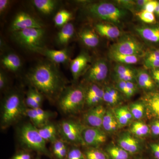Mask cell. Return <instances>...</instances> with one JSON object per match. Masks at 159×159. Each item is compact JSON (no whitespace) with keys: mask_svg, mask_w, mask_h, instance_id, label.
Masks as SVG:
<instances>
[{"mask_svg":"<svg viewBox=\"0 0 159 159\" xmlns=\"http://www.w3.org/2000/svg\"><path fill=\"white\" fill-rule=\"evenodd\" d=\"M56 65L48 60L41 61L31 68L25 76L32 88L52 103L57 102L68 84Z\"/></svg>","mask_w":159,"mask_h":159,"instance_id":"1","label":"cell"},{"mask_svg":"<svg viewBox=\"0 0 159 159\" xmlns=\"http://www.w3.org/2000/svg\"><path fill=\"white\" fill-rule=\"evenodd\" d=\"M2 105L1 123L3 129L14 125L25 116V100L19 92L13 91L7 94Z\"/></svg>","mask_w":159,"mask_h":159,"instance_id":"2","label":"cell"},{"mask_svg":"<svg viewBox=\"0 0 159 159\" xmlns=\"http://www.w3.org/2000/svg\"><path fill=\"white\" fill-rule=\"evenodd\" d=\"M57 102L64 114L78 113L85 105V89L81 85L67 86L61 94Z\"/></svg>","mask_w":159,"mask_h":159,"instance_id":"3","label":"cell"},{"mask_svg":"<svg viewBox=\"0 0 159 159\" xmlns=\"http://www.w3.org/2000/svg\"><path fill=\"white\" fill-rule=\"evenodd\" d=\"M83 11L89 17L119 24L126 16L127 11L112 3L95 2L85 4Z\"/></svg>","mask_w":159,"mask_h":159,"instance_id":"4","label":"cell"},{"mask_svg":"<svg viewBox=\"0 0 159 159\" xmlns=\"http://www.w3.org/2000/svg\"><path fill=\"white\" fill-rule=\"evenodd\" d=\"M18 135L21 144L27 150L53 158L51 152L47 148L46 141L32 123H27L22 125L19 129Z\"/></svg>","mask_w":159,"mask_h":159,"instance_id":"5","label":"cell"},{"mask_svg":"<svg viewBox=\"0 0 159 159\" xmlns=\"http://www.w3.org/2000/svg\"><path fill=\"white\" fill-rule=\"evenodd\" d=\"M44 28H31L12 32V38L18 44L29 51L37 53L44 48Z\"/></svg>","mask_w":159,"mask_h":159,"instance_id":"6","label":"cell"},{"mask_svg":"<svg viewBox=\"0 0 159 159\" xmlns=\"http://www.w3.org/2000/svg\"><path fill=\"white\" fill-rule=\"evenodd\" d=\"M84 126L74 120H65L60 123L57 129L61 140L67 144L83 145L81 132Z\"/></svg>","mask_w":159,"mask_h":159,"instance_id":"7","label":"cell"},{"mask_svg":"<svg viewBox=\"0 0 159 159\" xmlns=\"http://www.w3.org/2000/svg\"><path fill=\"white\" fill-rule=\"evenodd\" d=\"M111 51L128 55L141 57L145 54L142 44L134 38L125 36L112 46Z\"/></svg>","mask_w":159,"mask_h":159,"instance_id":"8","label":"cell"},{"mask_svg":"<svg viewBox=\"0 0 159 159\" xmlns=\"http://www.w3.org/2000/svg\"><path fill=\"white\" fill-rule=\"evenodd\" d=\"M81 136L84 145L89 148H99L106 142L107 137L101 129L84 126Z\"/></svg>","mask_w":159,"mask_h":159,"instance_id":"9","label":"cell"},{"mask_svg":"<svg viewBox=\"0 0 159 159\" xmlns=\"http://www.w3.org/2000/svg\"><path fill=\"white\" fill-rule=\"evenodd\" d=\"M108 66L105 60L96 61L84 74L86 81L89 83L97 84L105 80L108 74Z\"/></svg>","mask_w":159,"mask_h":159,"instance_id":"10","label":"cell"},{"mask_svg":"<svg viewBox=\"0 0 159 159\" xmlns=\"http://www.w3.org/2000/svg\"><path fill=\"white\" fill-rule=\"evenodd\" d=\"M43 25L39 20L27 12L20 11L15 16L10 30L13 32L31 28L43 29Z\"/></svg>","mask_w":159,"mask_h":159,"instance_id":"11","label":"cell"},{"mask_svg":"<svg viewBox=\"0 0 159 159\" xmlns=\"http://www.w3.org/2000/svg\"><path fill=\"white\" fill-rule=\"evenodd\" d=\"M106 111L105 107L100 104L91 107L84 115L83 121L85 126L101 129Z\"/></svg>","mask_w":159,"mask_h":159,"instance_id":"12","label":"cell"},{"mask_svg":"<svg viewBox=\"0 0 159 159\" xmlns=\"http://www.w3.org/2000/svg\"><path fill=\"white\" fill-rule=\"evenodd\" d=\"M117 144L129 154L138 153L142 149V144L140 141L129 132H123L119 134Z\"/></svg>","mask_w":159,"mask_h":159,"instance_id":"13","label":"cell"},{"mask_svg":"<svg viewBox=\"0 0 159 159\" xmlns=\"http://www.w3.org/2000/svg\"><path fill=\"white\" fill-rule=\"evenodd\" d=\"M90 57L86 52L83 51L70 61V70L74 80H77L87 70Z\"/></svg>","mask_w":159,"mask_h":159,"instance_id":"14","label":"cell"},{"mask_svg":"<svg viewBox=\"0 0 159 159\" xmlns=\"http://www.w3.org/2000/svg\"><path fill=\"white\" fill-rule=\"evenodd\" d=\"M142 101L149 118L159 119V90L148 92L142 97Z\"/></svg>","mask_w":159,"mask_h":159,"instance_id":"15","label":"cell"},{"mask_svg":"<svg viewBox=\"0 0 159 159\" xmlns=\"http://www.w3.org/2000/svg\"><path fill=\"white\" fill-rule=\"evenodd\" d=\"M38 54L43 55L48 60L56 64H66L70 61V53L69 49L52 50L43 48L38 51Z\"/></svg>","mask_w":159,"mask_h":159,"instance_id":"16","label":"cell"},{"mask_svg":"<svg viewBox=\"0 0 159 159\" xmlns=\"http://www.w3.org/2000/svg\"><path fill=\"white\" fill-rule=\"evenodd\" d=\"M87 89H85V105L93 107L99 105L103 101L104 90L97 84L90 83Z\"/></svg>","mask_w":159,"mask_h":159,"instance_id":"17","label":"cell"},{"mask_svg":"<svg viewBox=\"0 0 159 159\" xmlns=\"http://www.w3.org/2000/svg\"><path fill=\"white\" fill-rule=\"evenodd\" d=\"M1 66L4 69L12 72L19 70L22 66V61L19 56L12 52H7L1 57Z\"/></svg>","mask_w":159,"mask_h":159,"instance_id":"18","label":"cell"},{"mask_svg":"<svg viewBox=\"0 0 159 159\" xmlns=\"http://www.w3.org/2000/svg\"><path fill=\"white\" fill-rule=\"evenodd\" d=\"M79 36L83 43L88 48H93L99 45V36L95 31L90 28L83 29L79 33Z\"/></svg>","mask_w":159,"mask_h":159,"instance_id":"19","label":"cell"},{"mask_svg":"<svg viewBox=\"0 0 159 159\" xmlns=\"http://www.w3.org/2000/svg\"><path fill=\"white\" fill-rule=\"evenodd\" d=\"M136 80L139 87L142 89L148 91V92L155 90L156 83L146 71L140 70L136 75Z\"/></svg>","mask_w":159,"mask_h":159,"instance_id":"20","label":"cell"},{"mask_svg":"<svg viewBox=\"0 0 159 159\" xmlns=\"http://www.w3.org/2000/svg\"><path fill=\"white\" fill-rule=\"evenodd\" d=\"M95 29L100 35L110 39H115L121 35L119 28L111 24L98 23L95 25Z\"/></svg>","mask_w":159,"mask_h":159,"instance_id":"21","label":"cell"},{"mask_svg":"<svg viewBox=\"0 0 159 159\" xmlns=\"http://www.w3.org/2000/svg\"><path fill=\"white\" fill-rule=\"evenodd\" d=\"M113 112L119 128L129 125L134 119L128 106L119 107L115 109Z\"/></svg>","mask_w":159,"mask_h":159,"instance_id":"22","label":"cell"},{"mask_svg":"<svg viewBox=\"0 0 159 159\" xmlns=\"http://www.w3.org/2000/svg\"><path fill=\"white\" fill-rule=\"evenodd\" d=\"M75 29L74 25L70 22L62 26L57 36V42L58 45L66 46L72 39L74 34Z\"/></svg>","mask_w":159,"mask_h":159,"instance_id":"23","label":"cell"},{"mask_svg":"<svg viewBox=\"0 0 159 159\" xmlns=\"http://www.w3.org/2000/svg\"><path fill=\"white\" fill-rule=\"evenodd\" d=\"M37 129L39 134L46 142L53 143L57 140L58 129L53 123L49 122L41 128Z\"/></svg>","mask_w":159,"mask_h":159,"instance_id":"24","label":"cell"},{"mask_svg":"<svg viewBox=\"0 0 159 159\" xmlns=\"http://www.w3.org/2000/svg\"><path fill=\"white\" fill-rule=\"evenodd\" d=\"M102 128L109 133L115 132L119 128L113 111L107 110L103 117Z\"/></svg>","mask_w":159,"mask_h":159,"instance_id":"25","label":"cell"},{"mask_svg":"<svg viewBox=\"0 0 159 159\" xmlns=\"http://www.w3.org/2000/svg\"><path fill=\"white\" fill-rule=\"evenodd\" d=\"M136 31L143 39L151 42L159 43V27H142Z\"/></svg>","mask_w":159,"mask_h":159,"instance_id":"26","label":"cell"},{"mask_svg":"<svg viewBox=\"0 0 159 159\" xmlns=\"http://www.w3.org/2000/svg\"><path fill=\"white\" fill-rule=\"evenodd\" d=\"M34 7L44 14H51L57 6V2L54 0H34L32 1Z\"/></svg>","mask_w":159,"mask_h":159,"instance_id":"27","label":"cell"},{"mask_svg":"<svg viewBox=\"0 0 159 159\" xmlns=\"http://www.w3.org/2000/svg\"><path fill=\"white\" fill-rule=\"evenodd\" d=\"M108 159H129V154L119 146L111 144L106 147L104 152Z\"/></svg>","mask_w":159,"mask_h":159,"instance_id":"28","label":"cell"},{"mask_svg":"<svg viewBox=\"0 0 159 159\" xmlns=\"http://www.w3.org/2000/svg\"><path fill=\"white\" fill-rule=\"evenodd\" d=\"M130 133L135 136L144 137L151 134L150 127L142 121H135L131 125Z\"/></svg>","mask_w":159,"mask_h":159,"instance_id":"29","label":"cell"},{"mask_svg":"<svg viewBox=\"0 0 159 159\" xmlns=\"http://www.w3.org/2000/svg\"><path fill=\"white\" fill-rule=\"evenodd\" d=\"M109 57L111 59L123 64H133L139 61V57L134 55H125L115 51L110 52Z\"/></svg>","mask_w":159,"mask_h":159,"instance_id":"30","label":"cell"},{"mask_svg":"<svg viewBox=\"0 0 159 159\" xmlns=\"http://www.w3.org/2000/svg\"><path fill=\"white\" fill-rule=\"evenodd\" d=\"M104 90L103 101L111 105H116L119 103L121 97L119 91L111 87H106Z\"/></svg>","mask_w":159,"mask_h":159,"instance_id":"31","label":"cell"},{"mask_svg":"<svg viewBox=\"0 0 159 159\" xmlns=\"http://www.w3.org/2000/svg\"><path fill=\"white\" fill-rule=\"evenodd\" d=\"M129 108L134 119L138 121L143 119L146 115V108L142 101L131 103L129 107Z\"/></svg>","mask_w":159,"mask_h":159,"instance_id":"32","label":"cell"},{"mask_svg":"<svg viewBox=\"0 0 159 159\" xmlns=\"http://www.w3.org/2000/svg\"><path fill=\"white\" fill-rule=\"evenodd\" d=\"M73 18V14L71 12L62 9L57 12L54 18V21L55 25L60 27L69 23Z\"/></svg>","mask_w":159,"mask_h":159,"instance_id":"33","label":"cell"},{"mask_svg":"<svg viewBox=\"0 0 159 159\" xmlns=\"http://www.w3.org/2000/svg\"><path fill=\"white\" fill-rule=\"evenodd\" d=\"M25 116L29 117L31 123L36 128H39L45 125L38 115L35 109L27 108L25 111Z\"/></svg>","mask_w":159,"mask_h":159,"instance_id":"34","label":"cell"},{"mask_svg":"<svg viewBox=\"0 0 159 159\" xmlns=\"http://www.w3.org/2000/svg\"><path fill=\"white\" fill-rule=\"evenodd\" d=\"M84 153L86 159H108L105 152L99 148H89Z\"/></svg>","mask_w":159,"mask_h":159,"instance_id":"35","label":"cell"},{"mask_svg":"<svg viewBox=\"0 0 159 159\" xmlns=\"http://www.w3.org/2000/svg\"><path fill=\"white\" fill-rule=\"evenodd\" d=\"M137 16L141 20L148 24H152L156 22L155 16L154 13L149 12L145 10L137 12Z\"/></svg>","mask_w":159,"mask_h":159,"instance_id":"36","label":"cell"},{"mask_svg":"<svg viewBox=\"0 0 159 159\" xmlns=\"http://www.w3.org/2000/svg\"><path fill=\"white\" fill-rule=\"evenodd\" d=\"M25 103L26 106L29 107V108H41V106L36 102L34 99L32 88L30 89L27 93V96L25 99Z\"/></svg>","mask_w":159,"mask_h":159,"instance_id":"37","label":"cell"},{"mask_svg":"<svg viewBox=\"0 0 159 159\" xmlns=\"http://www.w3.org/2000/svg\"><path fill=\"white\" fill-rule=\"evenodd\" d=\"M66 159H86L84 153L76 146L69 148Z\"/></svg>","mask_w":159,"mask_h":159,"instance_id":"38","label":"cell"},{"mask_svg":"<svg viewBox=\"0 0 159 159\" xmlns=\"http://www.w3.org/2000/svg\"><path fill=\"white\" fill-rule=\"evenodd\" d=\"M67 144L64 142L61 139H57L55 142H53L52 143V151H51V153L53 157L55 159H56L59 155L61 151Z\"/></svg>","mask_w":159,"mask_h":159,"instance_id":"39","label":"cell"},{"mask_svg":"<svg viewBox=\"0 0 159 159\" xmlns=\"http://www.w3.org/2000/svg\"><path fill=\"white\" fill-rule=\"evenodd\" d=\"M116 76H123L128 74H135L133 70L128 66L122 64L117 65L114 68Z\"/></svg>","mask_w":159,"mask_h":159,"instance_id":"40","label":"cell"},{"mask_svg":"<svg viewBox=\"0 0 159 159\" xmlns=\"http://www.w3.org/2000/svg\"><path fill=\"white\" fill-rule=\"evenodd\" d=\"M116 87L117 90L124 94L127 98H130L132 97L136 93L129 88L126 84V81H117Z\"/></svg>","mask_w":159,"mask_h":159,"instance_id":"41","label":"cell"},{"mask_svg":"<svg viewBox=\"0 0 159 159\" xmlns=\"http://www.w3.org/2000/svg\"><path fill=\"white\" fill-rule=\"evenodd\" d=\"M151 134L154 136L159 137V119H155L149 126Z\"/></svg>","mask_w":159,"mask_h":159,"instance_id":"42","label":"cell"},{"mask_svg":"<svg viewBox=\"0 0 159 159\" xmlns=\"http://www.w3.org/2000/svg\"><path fill=\"white\" fill-rule=\"evenodd\" d=\"M9 159H31V153L27 151L19 152Z\"/></svg>","mask_w":159,"mask_h":159,"instance_id":"43","label":"cell"},{"mask_svg":"<svg viewBox=\"0 0 159 159\" xmlns=\"http://www.w3.org/2000/svg\"><path fill=\"white\" fill-rule=\"evenodd\" d=\"M158 3V2L157 1L148 0V2L146 3V5L143 7V10L154 13Z\"/></svg>","mask_w":159,"mask_h":159,"instance_id":"44","label":"cell"},{"mask_svg":"<svg viewBox=\"0 0 159 159\" xmlns=\"http://www.w3.org/2000/svg\"><path fill=\"white\" fill-rule=\"evenodd\" d=\"M8 80L5 72L2 70L0 71V89L2 91L5 89L8 84Z\"/></svg>","mask_w":159,"mask_h":159,"instance_id":"45","label":"cell"},{"mask_svg":"<svg viewBox=\"0 0 159 159\" xmlns=\"http://www.w3.org/2000/svg\"><path fill=\"white\" fill-rule=\"evenodd\" d=\"M145 65L146 68L152 70L159 69V61L146 59L145 61Z\"/></svg>","mask_w":159,"mask_h":159,"instance_id":"46","label":"cell"},{"mask_svg":"<svg viewBox=\"0 0 159 159\" xmlns=\"http://www.w3.org/2000/svg\"><path fill=\"white\" fill-rule=\"evenodd\" d=\"M150 147L152 153L155 159H159V143H152Z\"/></svg>","mask_w":159,"mask_h":159,"instance_id":"47","label":"cell"},{"mask_svg":"<svg viewBox=\"0 0 159 159\" xmlns=\"http://www.w3.org/2000/svg\"><path fill=\"white\" fill-rule=\"evenodd\" d=\"M10 1L9 0H0V13L2 14L6 9H8Z\"/></svg>","mask_w":159,"mask_h":159,"instance_id":"48","label":"cell"},{"mask_svg":"<svg viewBox=\"0 0 159 159\" xmlns=\"http://www.w3.org/2000/svg\"><path fill=\"white\" fill-rule=\"evenodd\" d=\"M146 59L159 61V50H155L151 52Z\"/></svg>","mask_w":159,"mask_h":159,"instance_id":"49","label":"cell"},{"mask_svg":"<svg viewBox=\"0 0 159 159\" xmlns=\"http://www.w3.org/2000/svg\"><path fill=\"white\" fill-rule=\"evenodd\" d=\"M152 77L156 83L157 84L159 85V69L152 70Z\"/></svg>","mask_w":159,"mask_h":159,"instance_id":"50","label":"cell"},{"mask_svg":"<svg viewBox=\"0 0 159 159\" xmlns=\"http://www.w3.org/2000/svg\"><path fill=\"white\" fill-rule=\"evenodd\" d=\"M148 0H139L136 1L137 5L141 7H143L146 5V3L148 2Z\"/></svg>","mask_w":159,"mask_h":159,"instance_id":"51","label":"cell"},{"mask_svg":"<svg viewBox=\"0 0 159 159\" xmlns=\"http://www.w3.org/2000/svg\"><path fill=\"white\" fill-rule=\"evenodd\" d=\"M155 13H156L157 15L158 16H159V2L158 3L157 5L156 8L155 10L154 11Z\"/></svg>","mask_w":159,"mask_h":159,"instance_id":"52","label":"cell"},{"mask_svg":"<svg viewBox=\"0 0 159 159\" xmlns=\"http://www.w3.org/2000/svg\"><path fill=\"white\" fill-rule=\"evenodd\" d=\"M35 159H40V158L39 157H37Z\"/></svg>","mask_w":159,"mask_h":159,"instance_id":"53","label":"cell"},{"mask_svg":"<svg viewBox=\"0 0 159 159\" xmlns=\"http://www.w3.org/2000/svg\"><path fill=\"white\" fill-rule=\"evenodd\" d=\"M140 159V158H139V159Z\"/></svg>","mask_w":159,"mask_h":159,"instance_id":"54","label":"cell"},{"mask_svg":"<svg viewBox=\"0 0 159 159\" xmlns=\"http://www.w3.org/2000/svg\"></svg>","mask_w":159,"mask_h":159,"instance_id":"55","label":"cell"}]
</instances>
